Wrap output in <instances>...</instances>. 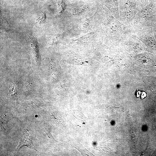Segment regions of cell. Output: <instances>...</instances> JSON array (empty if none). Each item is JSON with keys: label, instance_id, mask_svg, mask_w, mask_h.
<instances>
[{"label": "cell", "instance_id": "6", "mask_svg": "<svg viewBox=\"0 0 156 156\" xmlns=\"http://www.w3.org/2000/svg\"><path fill=\"white\" fill-rule=\"evenodd\" d=\"M45 19V13L43 12L36 19V21L38 23L40 24L44 22Z\"/></svg>", "mask_w": 156, "mask_h": 156}, {"label": "cell", "instance_id": "7", "mask_svg": "<svg viewBox=\"0 0 156 156\" xmlns=\"http://www.w3.org/2000/svg\"><path fill=\"white\" fill-rule=\"evenodd\" d=\"M87 7H85L79 9H75L73 11L72 14L74 15L79 14L87 9Z\"/></svg>", "mask_w": 156, "mask_h": 156}, {"label": "cell", "instance_id": "4", "mask_svg": "<svg viewBox=\"0 0 156 156\" xmlns=\"http://www.w3.org/2000/svg\"><path fill=\"white\" fill-rule=\"evenodd\" d=\"M119 0H105V5L109 9L112 14L118 20Z\"/></svg>", "mask_w": 156, "mask_h": 156}, {"label": "cell", "instance_id": "9", "mask_svg": "<svg viewBox=\"0 0 156 156\" xmlns=\"http://www.w3.org/2000/svg\"><path fill=\"white\" fill-rule=\"evenodd\" d=\"M141 91L138 90L136 91L135 95L137 98H138L140 96Z\"/></svg>", "mask_w": 156, "mask_h": 156}, {"label": "cell", "instance_id": "2", "mask_svg": "<svg viewBox=\"0 0 156 156\" xmlns=\"http://www.w3.org/2000/svg\"><path fill=\"white\" fill-rule=\"evenodd\" d=\"M156 5L153 2L140 9L136 14L129 27L135 29L150 27L155 20Z\"/></svg>", "mask_w": 156, "mask_h": 156}, {"label": "cell", "instance_id": "3", "mask_svg": "<svg viewBox=\"0 0 156 156\" xmlns=\"http://www.w3.org/2000/svg\"><path fill=\"white\" fill-rule=\"evenodd\" d=\"M141 8L138 0H119L118 21L129 27Z\"/></svg>", "mask_w": 156, "mask_h": 156}, {"label": "cell", "instance_id": "8", "mask_svg": "<svg viewBox=\"0 0 156 156\" xmlns=\"http://www.w3.org/2000/svg\"><path fill=\"white\" fill-rule=\"evenodd\" d=\"M146 93L145 92L141 91L140 97L141 99H144L146 97Z\"/></svg>", "mask_w": 156, "mask_h": 156}, {"label": "cell", "instance_id": "1", "mask_svg": "<svg viewBox=\"0 0 156 156\" xmlns=\"http://www.w3.org/2000/svg\"><path fill=\"white\" fill-rule=\"evenodd\" d=\"M101 17L103 36L120 42L131 33L129 27L120 22L107 9H103Z\"/></svg>", "mask_w": 156, "mask_h": 156}, {"label": "cell", "instance_id": "5", "mask_svg": "<svg viewBox=\"0 0 156 156\" xmlns=\"http://www.w3.org/2000/svg\"><path fill=\"white\" fill-rule=\"evenodd\" d=\"M23 146H26L31 149L36 151L29 136V132L27 130L24 133L16 149L17 150Z\"/></svg>", "mask_w": 156, "mask_h": 156}]
</instances>
